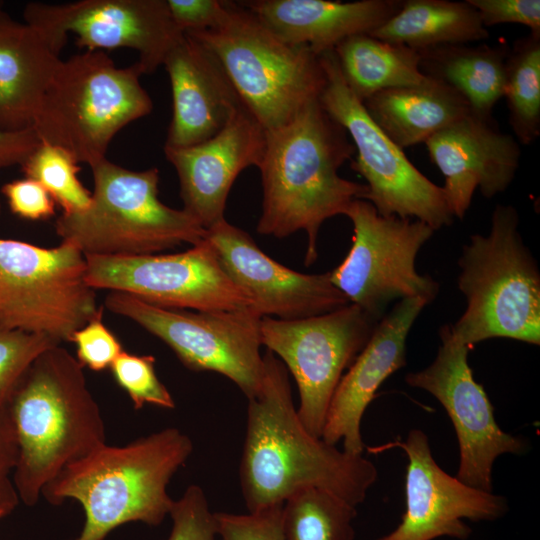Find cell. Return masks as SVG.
<instances>
[{
	"instance_id": "19",
	"label": "cell",
	"mask_w": 540,
	"mask_h": 540,
	"mask_svg": "<svg viewBox=\"0 0 540 540\" xmlns=\"http://www.w3.org/2000/svg\"><path fill=\"white\" fill-rule=\"evenodd\" d=\"M266 131L242 104L212 138L185 148H166V159L178 175L183 210L205 230L225 220L231 187L250 166L258 167Z\"/></svg>"
},
{
	"instance_id": "17",
	"label": "cell",
	"mask_w": 540,
	"mask_h": 540,
	"mask_svg": "<svg viewBox=\"0 0 540 540\" xmlns=\"http://www.w3.org/2000/svg\"><path fill=\"white\" fill-rule=\"evenodd\" d=\"M406 454L405 511L397 527L377 540H466L472 529L465 519L496 521L509 509L506 497L479 490L446 473L435 461L427 435L409 431L404 441L389 444Z\"/></svg>"
},
{
	"instance_id": "32",
	"label": "cell",
	"mask_w": 540,
	"mask_h": 540,
	"mask_svg": "<svg viewBox=\"0 0 540 540\" xmlns=\"http://www.w3.org/2000/svg\"><path fill=\"white\" fill-rule=\"evenodd\" d=\"M110 369L135 409H141L145 404L164 409L175 408L172 395L156 375L155 358L152 355H135L123 351Z\"/></svg>"
},
{
	"instance_id": "40",
	"label": "cell",
	"mask_w": 540,
	"mask_h": 540,
	"mask_svg": "<svg viewBox=\"0 0 540 540\" xmlns=\"http://www.w3.org/2000/svg\"><path fill=\"white\" fill-rule=\"evenodd\" d=\"M33 127L0 131V169L22 165L40 145Z\"/></svg>"
},
{
	"instance_id": "43",
	"label": "cell",
	"mask_w": 540,
	"mask_h": 540,
	"mask_svg": "<svg viewBox=\"0 0 540 540\" xmlns=\"http://www.w3.org/2000/svg\"><path fill=\"white\" fill-rule=\"evenodd\" d=\"M3 5H4V3L2 1H0V13L3 12Z\"/></svg>"
},
{
	"instance_id": "13",
	"label": "cell",
	"mask_w": 540,
	"mask_h": 540,
	"mask_svg": "<svg viewBox=\"0 0 540 540\" xmlns=\"http://www.w3.org/2000/svg\"><path fill=\"white\" fill-rule=\"evenodd\" d=\"M378 321L352 303L304 319L261 318V343L293 375L298 417L314 437L321 438L333 393Z\"/></svg>"
},
{
	"instance_id": "20",
	"label": "cell",
	"mask_w": 540,
	"mask_h": 540,
	"mask_svg": "<svg viewBox=\"0 0 540 540\" xmlns=\"http://www.w3.org/2000/svg\"><path fill=\"white\" fill-rule=\"evenodd\" d=\"M431 161L445 178L442 187L453 217L463 219L473 194L485 198L504 192L519 167L521 149L493 119L472 113L441 130L426 142Z\"/></svg>"
},
{
	"instance_id": "22",
	"label": "cell",
	"mask_w": 540,
	"mask_h": 540,
	"mask_svg": "<svg viewBox=\"0 0 540 540\" xmlns=\"http://www.w3.org/2000/svg\"><path fill=\"white\" fill-rule=\"evenodd\" d=\"M163 66L172 90L166 148L190 147L212 138L243 104L217 58L186 33Z\"/></svg>"
},
{
	"instance_id": "42",
	"label": "cell",
	"mask_w": 540,
	"mask_h": 540,
	"mask_svg": "<svg viewBox=\"0 0 540 540\" xmlns=\"http://www.w3.org/2000/svg\"><path fill=\"white\" fill-rule=\"evenodd\" d=\"M19 502L14 484L8 476L0 478V518L11 513Z\"/></svg>"
},
{
	"instance_id": "30",
	"label": "cell",
	"mask_w": 540,
	"mask_h": 540,
	"mask_svg": "<svg viewBox=\"0 0 540 540\" xmlns=\"http://www.w3.org/2000/svg\"><path fill=\"white\" fill-rule=\"evenodd\" d=\"M503 97L518 143L532 144L540 135V35L529 33L509 49Z\"/></svg>"
},
{
	"instance_id": "21",
	"label": "cell",
	"mask_w": 540,
	"mask_h": 540,
	"mask_svg": "<svg viewBox=\"0 0 540 540\" xmlns=\"http://www.w3.org/2000/svg\"><path fill=\"white\" fill-rule=\"evenodd\" d=\"M429 302L422 297L399 300L374 328L371 337L343 374L331 398L321 439L362 455L361 420L384 381L406 365L408 334Z\"/></svg>"
},
{
	"instance_id": "34",
	"label": "cell",
	"mask_w": 540,
	"mask_h": 540,
	"mask_svg": "<svg viewBox=\"0 0 540 540\" xmlns=\"http://www.w3.org/2000/svg\"><path fill=\"white\" fill-rule=\"evenodd\" d=\"M169 515L172 529L166 540H215L217 536L214 512L198 485H190L174 500Z\"/></svg>"
},
{
	"instance_id": "36",
	"label": "cell",
	"mask_w": 540,
	"mask_h": 540,
	"mask_svg": "<svg viewBox=\"0 0 540 540\" xmlns=\"http://www.w3.org/2000/svg\"><path fill=\"white\" fill-rule=\"evenodd\" d=\"M80 365L93 371L110 368L124 351L117 337L105 326L102 315L90 320L71 337Z\"/></svg>"
},
{
	"instance_id": "38",
	"label": "cell",
	"mask_w": 540,
	"mask_h": 540,
	"mask_svg": "<svg viewBox=\"0 0 540 540\" xmlns=\"http://www.w3.org/2000/svg\"><path fill=\"white\" fill-rule=\"evenodd\" d=\"M10 210L21 218L44 220L55 214L56 202L42 184L31 178L18 179L1 189Z\"/></svg>"
},
{
	"instance_id": "14",
	"label": "cell",
	"mask_w": 540,
	"mask_h": 540,
	"mask_svg": "<svg viewBox=\"0 0 540 540\" xmlns=\"http://www.w3.org/2000/svg\"><path fill=\"white\" fill-rule=\"evenodd\" d=\"M93 289L121 291L150 304L195 311L254 308L231 281L205 239L175 254L85 255Z\"/></svg>"
},
{
	"instance_id": "10",
	"label": "cell",
	"mask_w": 540,
	"mask_h": 540,
	"mask_svg": "<svg viewBox=\"0 0 540 540\" xmlns=\"http://www.w3.org/2000/svg\"><path fill=\"white\" fill-rule=\"evenodd\" d=\"M326 84L320 102L352 139L351 168L367 182L363 200L385 217L415 218L434 231L452 224L443 188L421 173L370 118L347 87L333 51L320 55Z\"/></svg>"
},
{
	"instance_id": "27",
	"label": "cell",
	"mask_w": 540,
	"mask_h": 540,
	"mask_svg": "<svg viewBox=\"0 0 540 540\" xmlns=\"http://www.w3.org/2000/svg\"><path fill=\"white\" fill-rule=\"evenodd\" d=\"M369 35L417 51L489 38L478 12L467 0L402 1L398 12Z\"/></svg>"
},
{
	"instance_id": "41",
	"label": "cell",
	"mask_w": 540,
	"mask_h": 540,
	"mask_svg": "<svg viewBox=\"0 0 540 540\" xmlns=\"http://www.w3.org/2000/svg\"><path fill=\"white\" fill-rule=\"evenodd\" d=\"M18 460V445L7 407L0 408V478L8 476Z\"/></svg>"
},
{
	"instance_id": "33",
	"label": "cell",
	"mask_w": 540,
	"mask_h": 540,
	"mask_svg": "<svg viewBox=\"0 0 540 540\" xmlns=\"http://www.w3.org/2000/svg\"><path fill=\"white\" fill-rule=\"evenodd\" d=\"M56 345L59 343L44 334L0 329V408L6 407L32 362Z\"/></svg>"
},
{
	"instance_id": "29",
	"label": "cell",
	"mask_w": 540,
	"mask_h": 540,
	"mask_svg": "<svg viewBox=\"0 0 540 540\" xmlns=\"http://www.w3.org/2000/svg\"><path fill=\"white\" fill-rule=\"evenodd\" d=\"M356 506L319 488L296 491L283 503L284 540H354Z\"/></svg>"
},
{
	"instance_id": "5",
	"label": "cell",
	"mask_w": 540,
	"mask_h": 540,
	"mask_svg": "<svg viewBox=\"0 0 540 540\" xmlns=\"http://www.w3.org/2000/svg\"><path fill=\"white\" fill-rule=\"evenodd\" d=\"M512 205L498 204L487 235L473 234L458 260L466 310L451 329L470 349L491 338L540 343V272Z\"/></svg>"
},
{
	"instance_id": "28",
	"label": "cell",
	"mask_w": 540,
	"mask_h": 540,
	"mask_svg": "<svg viewBox=\"0 0 540 540\" xmlns=\"http://www.w3.org/2000/svg\"><path fill=\"white\" fill-rule=\"evenodd\" d=\"M334 54L347 87L361 102L382 90L412 86L426 79L417 50L369 34L345 39L335 47Z\"/></svg>"
},
{
	"instance_id": "26",
	"label": "cell",
	"mask_w": 540,
	"mask_h": 540,
	"mask_svg": "<svg viewBox=\"0 0 540 540\" xmlns=\"http://www.w3.org/2000/svg\"><path fill=\"white\" fill-rule=\"evenodd\" d=\"M418 52L425 76L456 89L467 100L473 115L492 119V110L504 94L509 52L506 44L442 45Z\"/></svg>"
},
{
	"instance_id": "23",
	"label": "cell",
	"mask_w": 540,
	"mask_h": 540,
	"mask_svg": "<svg viewBox=\"0 0 540 540\" xmlns=\"http://www.w3.org/2000/svg\"><path fill=\"white\" fill-rule=\"evenodd\" d=\"M278 38L304 45L320 56L345 39L369 34L398 12L402 0L239 1Z\"/></svg>"
},
{
	"instance_id": "9",
	"label": "cell",
	"mask_w": 540,
	"mask_h": 540,
	"mask_svg": "<svg viewBox=\"0 0 540 540\" xmlns=\"http://www.w3.org/2000/svg\"><path fill=\"white\" fill-rule=\"evenodd\" d=\"M102 314L76 246L0 238V329L44 334L60 344Z\"/></svg>"
},
{
	"instance_id": "1",
	"label": "cell",
	"mask_w": 540,
	"mask_h": 540,
	"mask_svg": "<svg viewBox=\"0 0 540 540\" xmlns=\"http://www.w3.org/2000/svg\"><path fill=\"white\" fill-rule=\"evenodd\" d=\"M263 360L260 390L248 399L239 467L248 512L284 503L296 491L310 487L357 507L377 481L375 464L311 435L294 406L288 370L269 350Z\"/></svg>"
},
{
	"instance_id": "3",
	"label": "cell",
	"mask_w": 540,
	"mask_h": 540,
	"mask_svg": "<svg viewBox=\"0 0 540 540\" xmlns=\"http://www.w3.org/2000/svg\"><path fill=\"white\" fill-rule=\"evenodd\" d=\"M16 435L14 486L27 506L66 465L106 444L100 408L83 367L65 348L41 353L6 405Z\"/></svg>"
},
{
	"instance_id": "25",
	"label": "cell",
	"mask_w": 540,
	"mask_h": 540,
	"mask_svg": "<svg viewBox=\"0 0 540 540\" xmlns=\"http://www.w3.org/2000/svg\"><path fill=\"white\" fill-rule=\"evenodd\" d=\"M362 103L375 124L403 150L425 143L471 113L456 89L428 76L416 85L382 90Z\"/></svg>"
},
{
	"instance_id": "18",
	"label": "cell",
	"mask_w": 540,
	"mask_h": 540,
	"mask_svg": "<svg viewBox=\"0 0 540 540\" xmlns=\"http://www.w3.org/2000/svg\"><path fill=\"white\" fill-rule=\"evenodd\" d=\"M205 239L224 272L262 317L304 319L350 304L329 272L304 274L281 265L247 232L226 220L206 230Z\"/></svg>"
},
{
	"instance_id": "15",
	"label": "cell",
	"mask_w": 540,
	"mask_h": 540,
	"mask_svg": "<svg viewBox=\"0 0 540 540\" xmlns=\"http://www.w3.org/2000/svg\"><path fill=\"white\" fill-rule=\"evenodd\" d=\"M439 337L433 362L408 373L405 381L433 395L451 419L460 453L456 477L470 487L492 492L495 460L503 454H525L528 441L499 427L493 405L468 364L471 349L455 336L451 324L440 328Z\"/></svg>"
},
{
	"instance_id": "2",
	"label": "cell",
	"mask_w": 540,
	"mask_h": 540,
	"mask_svg": "<svg viewBox=\"0 0 540 540\" xmlns=\"http://www.w3.org/2000/svg\"><path fill=\"white\" fill-rule=\"evenodd\" d=\"M355 147L347 131L323 108L320 98L307 104L288 124L266 131L258 166L262 183L260 234L288 237L304 230L307 266L317 259L321 225L363 199L366 184L342 178L340 167Z\"/></svg>"
},
{
	"instance_id": "12",
	"label": "cell",
	"mask_w": 540,
	"mask_h": 540,
	"mask_svg": "<svg viewBox=\"0 0 540 540\" xmlns=\"http://www.w3.org/2000/svg\"><path fill=\"white\" fill-rule=\"evenodd\" d=\"M345 215L353 224L351 248L330 280L349 300L380 320L395 300L422 297L431 303L439 284L417 272L421 247L433 236L427 224L380 215L363 199L351 202Z\"/></svg>"
},
{
	"instance_id": "37",
	"label": "cell",
	"mask_w": 540,
	"mask_h": 540,
	"mask_svg": "<svg viewBox=\"0 0 540 540\" xmlns=\"http://www.w3.org/2000/svg\"><path fill=\"white\" fill-rule=\"evenodd\" d=\"M479 14L485 28L515 23L527 26L530 33L540 35L539 0H467Z\"/></svg>"
},
{
	"instance_id": "31",
	"label": "cell",
	"mask_w": 540,
	"mask_h": 540,
	"mask_svg": "<svg viewBox=\"0 0 540 540\" xmlns=\"http://www.w3.org/2000/svg\"><path fill=\"white\" fill-rule=\"evenodd\" d=\"M26 177L38 181L50 193L63 214L84 211L91 203V193L78 178L79 163L60 147L40 143L21 165Z\"/></svg>"
},
{
	"instance_id": "16",
	"label": "cell",
	"mask_w": 540,
	"mask_h": 540,
	"mask_svg": "<svg viewBox=\"0 0 540 540\" xmlns=\"http://www.w3.org/2000/svg\"><path fill=\"white\" fill-rule=\"evenodd\" d=\"M25 23L37 29L60 55L68 33L90 51L130 48L143 74L153 73L183 35L166 0H80L62 4H26Z\"/></svg>"
},
{
	"instance_id": "6",
	"label": "cell",
	"mask_w": 540,
	"mask_h": 540,
	"mask_svg": "<svg viewBox=\"0 0 540 540\" xmlns=\"http://www.w3.org/2000/svg\"><path fill=\"white\" fill-rule=\"evenodd\" d=\"M141 75L137 62L118 67L100 50L61 60L32 126L40 142L89 166L105 159L114 136L153 109Z\"/></svg>"
},
{
	"instance_id": "4",
	"label": "cell",
	"mask_w": 540,
	"mask_h": 540,
	"mask_svg": "<svg viewBox=\"0 0 540 540\" xmlns=\"http://www.w3.org/2000/svg\"><path fill=\"white\" fill-rule=\"evenodd\" d=\"M193 451L192 440L165 428L125 446H103L66 465L41 491L52 505L66 499L83 507L85 522L72 540H104L128 522L162 523L173 504L172 476Z\"/></svg>"
},
{
	"instance_id": "8",
	"label": "cell",
	"mask_w": 540,
	"mask_h": 540,
	"mask_svg": "<svg viewBox=\"0 0 540 540\" xmlns=\"http://www.w3.org/2000/svg\"><path fill=\"white\" fill-rule=\"evenodd\" d=\"M91 167L94 191L87 209L63 214L56 233L84 255L158 254L187 243L195 245L206 230L183 209L158 197L159 170H129L107 158Z\"/></svg>"
},
{
	"instance_id": "11",
	"label": "cell",
	"mask_w": 540,
	"mask_h": 540,
	"mask_svg": "<svg viewBox=\"0 0 540 540\" xmlns=\"http://www.w3.org/2000/svg\"><path fill=\"white\" fill-rule=\"evenodd\" d=\"M105 305L161 339L188 369L224 375L247 399L260 390L262 316L254 308L194 312L153 305L121 291H110Z\"/></svg>"
},
{
	"instance_id": "35",
	"label": "cell",
	"mask_w": 540,
	"mask_h": 540,
	"mask_svg": "<svg viewBox=\"0 0 540 540\" xmlns=\"http://www.w3.org/2000/svg\"><path fill=\"white\" fill-rule=\"evenodd\" d=\"M282 510L279 503L246 514L214 512L217 536L221 540H284Z\"/></svg>"
},
{
	"instance_id": "7",
	"label": "cell",
	"mask_w": 540,
	"mask_h": 540,
	"mask_svg": "<svg viewBox=\"0 0 540 540\" xmlns=\"http://www.w3.org/2000/svg\"><path fill=\"white\" fill-rule=\"evenodd\" d=\"M219 61L241 102L265 129L292 121L326 84L321 57L278 38L253 13L231 1L218 27L185 32Z\"/></svg>"
},
{
	"instance_id": "39",
	"label": "cell",
	"mask_w": 540,
	"mask_h": 540,
	"mask_svg": "<svg viewBox=\"0 0 540 540\" xmlns=\"http://www.w3.org/2000/svg\"><path fill=\"white\" fill-rule=\"evenodd\" d=\"M171 18L183 33L218 27L228 15L231 1L166 0Z\"/></svg>"
},
{
	"instance_id": "44",
	"label": "cell",
	"mask_w": 540,
	"mask_h": 540,
	"mask_svg": "<svg viewBox=\"0 0 540 540\" xmlns=\"http://www.w3.org/2000/svg\"><path fill=\"white\" fill-rule=\"evenodd\" d=\"M0 212H1V203H0Z\"/></svg>"
},
{
	"instance_id": "24",
	"label": "cell",
	"mask_w": 540,
	"mask_h": 540,
	"mask_svg": "<svg viewBox=\"0 0 540 540\" xmlns=\"http://www.w3.org/2000/svg\"><path fill=\"white\" fill-rule=\"evenodd\" d=\"M60 62L37 29L0 13V131L33 126Z\"/></svg>"
}]
</instances>
